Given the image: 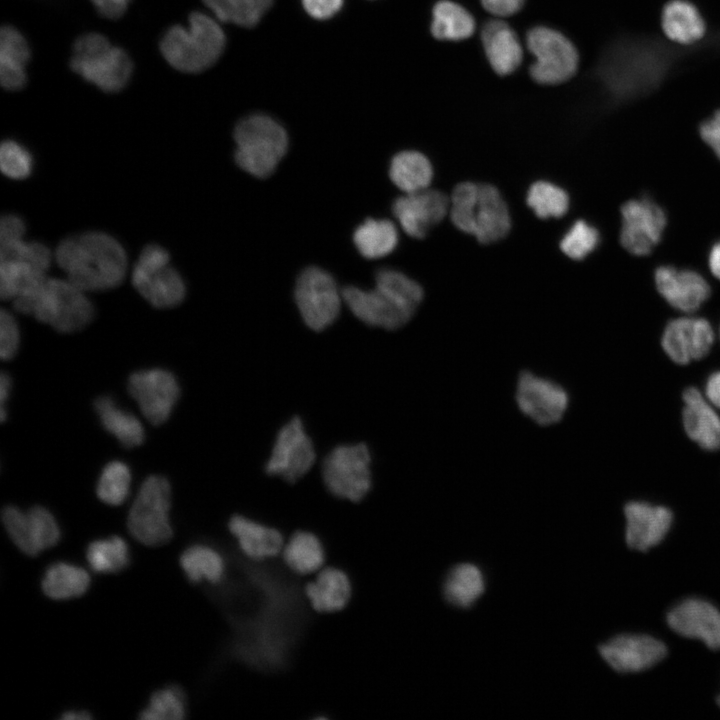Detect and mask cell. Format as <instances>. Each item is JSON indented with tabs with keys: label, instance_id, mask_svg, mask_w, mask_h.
Segmentation results:
<instances>
[{
	"label": "cell",
	"instance_id": "cell-25",
	"mask_svg": "<svg viewBox=\"0 0 720 720\" xmlns=\"http://www.w3.org/2000/svg\"><path fill=\"white\" fill-rule=\"evenodd\" d=\"M304 596L314 611L335 613L350 602L352 582L344 570L334 566L323 567L306 583Z\"/></svg>",
	"mask_w": 720,
	"mask_h": 720
},
{
	"label": "cell",
	"instance_id": "cell-8",
	"mask_svg": "<svg viewBox=\"0 0 720 720\" xmlns=\"http://www.w3.org/2000/svg\"><path fill=\"white\" fill-rule=\"evenodd\" d=\"M30 315L60 333H72L92 321L94 307L69 280L46 278L34 296Z\"/></svg>",
	"mask_w": 720,
	"mask_h": 720
},
{
	"label": "cell",
	"instance_id": "cell-48",
	"mask_svg": "<svg viewBox=\"0 0 720 720\" xmlns=\"http://www.w3.org/2000/svg\"><path fill=\"white\" fill-rule=\"evenodd\" d=\"M699 133L720 160V109L701 123Z\"/></svg>",
	"mask_w": 720,
	"mask_h": 720
},
{
	"label": "cell",
	"instance_id": "cell-21",
	"mask_svg": "<svg viewBox=\"0 0 720 720\" xmlns=\"http://www.w3.org/2000/svg\"><path fill=\"white\" fill-rule=\"evenodd\" d=\"M654 281L666 302L682 312L696 311L711 294L707 280L691 269L662 265L655 270Z\"/></svg>",
	"mask_w": 720,
	"mask_h": 720
},
{
	"label": "cell",
	"instance_id": "cell-26",
	"mask_svg": "<svg viewBox=\"0 0 720 720\" xmlns=\"http://www.w3.org/2000/svg\"><path fill=\"white\" fill-rule=\"evenodd\" d=\"M683 425L687 435L701 448L720 449V417L694 387L683 393Z\"/></svg>",
	"mask_w": 720,
	"mask_h": 720
},
{
	"label": "cell",
	"instance_id": "cell-13",
	"mask_svg": "<svg viewBox=\"0 0 720 720\" xmlns=\"http://www.w3.org/2000/svg\"><path fill=\"white\" fill-rule=\"evenodd\" d=\"M568 391L557 381L531 371L517 379L515 402L520 412L535 424L551 426L561 421L569 407Z\"/></svg>",
	"mask_w": 720,
	"mask_h": 720
},
{
	"label": "cell",
	"instance_id": "cell-54",
	"mask_svg": "<svg viewBox=\"0 0 720 720\" xmlns=\"http://www.w3.org/2000/svg\"><path fill=\"white\" fill-rule=\"evenodd\" d=\"M11 390V378L8 374L2 373L0 376V418L4 421L6 418L5 403L8 400Z\"/></svg>",
	"mask_w": 720,
	"mask_h": 720
},
{
	"label": "cell",
	"instance_id": "cell-31",
	"mask_svg": "<svg viewBox=\"0 0 720 720\" xmlns=\"http://www.w3.org/2000/svg\"><path fill=\"white\" fill-rule=\"evenodd\" d=\"M662 27L671 40L691 44L705 33V23L698 9L689 1L672 0L662 13Z\"/></svg>",
	"mask_w": 720,
	"mask_h": 720
},
{
	"label": "cell",
	"instance_id": "cell-9",
	"mask_svg": "<svg viewBox=\"0 0 720 720\" xmlns=\"http://www.w3.org/2000/svg\"><path fill=\"white\" fill-rule=\"evenodd\" d=\"M371 455L363 443L343 444L325 457L322 476L334 496L351 502L361 501L372 485Z\"/></svg>",
	"mask_w": 720,
	"mask_h": 720
},
{
	"label": "cell",
	"instance_id": "cell-44",
	"mask_svg": "<svg viewBox=\"0 0 720 720\" xmlns=\"http://www.w3.org/2000/svg\"><path fill=\"white\" fill-rule=\"evenodd\" d=\"M600 242L599 231L584 220L576 221L560 242L562 252L574 260L592 253Z\"/></svg>",
	"mask_w": 720,
	"mask_h": 720
},
{
	"label": "cell",
	"instance_id": "cell-32",
	"mask_svg": "<svg viewBox=\"0 0 720 720\" xmlns=\"http://www.w3.org/2000/svg\"><path fill=\"white\" fill-rule=\"evenodd\" d=\"M94 408L103 427L124 447L133 448L142 444L144 429L135 415L118 407L109 396L97 398Z\"/></svg>",
	"mask_w": 720,
	"mask_h": 720
},
{
	"label": "cell",
	"instance_id": "cell-5",
	"mask_svg": "<svg viewBox=\"0 0 720 720\" xmlns=\"http://www.w3.org/2000/svg\"><path fill=\"white\" fill-rule=\"evenodd\" d=\"M71 70L105 93H117L129 83L133 62L121 47L99 32L80 35L72 45Z\"/></svg>",
	"mask_w": 720,
	"mask_h": 720
},
{
	"label": "cell",
	"instance_id": "cell-30",
	"mask_svg": "<svg viewBox=\"0 0 720 720\" xmlns=\"http://www.w3.org/2000/svg\"><path fill=\"white\" fill-rule=\"evenodd\" d=\"M90 583V576L85 569L73 563L58 561L46 568L41 588L51 599L67 600L86 593Z\"/></svg>",
	"mask_w": 720,
	"mask_h": 720
},
{
	"label": "cell",
	"instance_id": "cell-17",
	"mask_svg": "<svg viewBox=\"0 0 720 720\" xmlns=\"http://www.w3.org/2000/svg\"><path fill=\"white\" fill-rule=\"evenodd\" d=\"M450 200L438 190L405 193L392 205V212L406 234L423 238L449 212Z\"/></svg>",
	"mask_w": 720,
	"mask_h": 720
},
{
	"label": "cell",
	"instance_id": "cell-18",
	"mask_svg": "<svg viewBox=\"0 0 720 720\" xmlns=\"http://www.w3.org/2000/svg\"><path fill=\"white\" fill-rule=\"evenodd\" d=\"M605 662L620 673H634L651 668L667 655L663 642L648 635L624 634L600 645Z\"/></svg>",
	"mask_w": 720,
	"mask_h": 720
},
{
	"label": "cell",
	"instance_id": "cell-52",
	"mask_svg": "<svg viewBox=\"0 0 720 720\" xmlns=\"http://www.w3.org/2000/svg\"><path fill=\"white\" fill-rule=\"evenodd\" d=\"M482 6L489 13L498 17H507L517 13L523 6L524 0H480Z\"/></svg>",
	"mask_w": 720,
	"mask_h": 720
},
{
	"label": "cell",
	"instance_id": "cell-29",
	"mask_svg": "<svg viewBox=\"0 0 720 720\" xmlns=\"http://www.w3.org/2000/svg\"><path fill=\"white\" fill-rule=\"evenodd\" d=\"M281 556L286 567L300 576L316 574L326 561L320 538L306 530H297L288 537Z\"/></svg>",
	"mask_w": 720,
	"mask_h": 720
},
{
	"label": "cell",
	"instance_id": "cell-55",
	"mask_svg": "<svg viewBox=\"0 0 720 720\" xmlns=\"http://www.w3.org/2000/svg\"><path fill=\"white\" fill-rule=\"evenodd\" d=\"M708 267L714 277L720 280V241L714 243L709 250Z\"/></svg>",
	"mask_w": 720,
	"mask_h": 720
},
{
	"label": "cell",
	"instance_id": "cell-37",
	"mask_svg": "<svg viewBox=\"0 0 720 720\" xmlns=\"http://www.w3.org/2000/svg\"><path fill=\"white\" fill-rule=\"evenodd\" d=\"M359 253L368 259L390 254L398 243L395 225L386 219H367L357 227L353 235Z\"/></svg>",
	"mask_w": 720,
	"mask_h": 720
},
{
	"label": "cell",
	"instance_id": "cell-20",
	"mask_svg": "<svg viewBox=\"0 0 720 720\" xmlns=\"http://www.w3.org/2000/svg\"><path fill=\"white\" fill-rule=\"evenodd\" d=\"M666 620L677 634L720 650V611L712 603L699 598L686 599L668 612Z\"/></svg>",
	"mask_w": 720,
	"mask_h": 720
},
{
	"label": "cell",
	"instance_id": "cell-41",
	"mask_svg": "<svg viewBox=\"0 0 720 720\" xmlns=\"http://www.w3.org/2000/svg\"><path fill=\"white\" fill-rule=\"evenodd\" d=\"M46 272L22 260H0V296L13 300L21 292L40 283Z\"/></svg>",
	"mask_w": 720,
	"mask_h": 720
},
{
	"label": "cell",
	"instance_id": "cell-36",
	"mask_svg": "<svg viewBox=\"0 0 720 720\" xmlns=\"http://www.w3.org/2000/svg\"><path fill=\"white\" fill-rule=\"evenodd\" d=\"M474 31V18L464 7L450 0H442L435 4L431 33L436 39L464 40Z\"/></svg>",
	"mask_w": 720,
	"mask_h": 720
},
{
	"label": "cell",
	"instance_id": "cell-49",
	"mask_svg": "<svg viewBox=\"0 0 720 720\" xmlns=\"http://www.w3.org/2000/svg\"><path fill=\"white\" fill-rule=\"evenodd\" d=\"M306 12L313 18L324 20L334 16L342 7L343 0H301Z\"/></svg>",
	"mask_w": 720,
	"mask_h": 720
},
{
	"label": "cell",
	"instance_id": "cell-38",
	"mask_svg": "<svg viewBox=\"0 0 720 720\" xmlns=\"http://www.w3.org/2000/svg\"><path fill=\"white\" fill-rule=\"evenodd\" d=\"M85 555L90 568L100 574L120 572L128 567L131 560L127 542L117 535L92 541Z\"/></svg>",
	"mask_w": 720,
	"mask_h": 720
},
{
	"label": "cell",
	"instance_id": "cell-56",
	"mask_svg": "<svg viewBox=\"0 0 720 720\" xmlns=\"http://www.w3.org/2000/svg\"><path fill=\"white\" fill-rule=\"evenodd\" d=\"M62 720H90L92 715L86 710H68L62 713Z\"/></svg>",
	"mask_w": 720,
	"mask_h": 720
},
{
	"label": "cell",
	"instance_id": "cell-24",
	"mask_svg": "<svg viewBox=\"0 0 720 720\" xmlns=\"http://www.w3.org/2000/svg\"><path fill=\"white\" fill-rule=\"evenodd\" d=\"M132 284L152 306L161 309L179 305L186 293L182 277L169 264L153 270L134 266Z\"/></svg>",
	"mask_w": 720,
	"mask_h": 720
},
{
	"label": "cell",
	"instance_id": "cell-43",
	"mask_svg": "<svg viewBox=\"0 0 720 720\" xmlns=\"http://www.w3.org/2000/svg\"><path fill=\"white\" fill-rule=\"evenodd\" d=\"M131 472L122 461H111L102 470L96 493L105 504L118 506L125 502L129 495Z\"/></svg>",
	"mask_w": 720,
	"mask_h": 720
},
{
	"label": "cell",
	"instance_id": "cell-53",
	"mask_svg": "<svg viewBox=\"0 0 720 720\" xmlns=\"http://www.w3.org/2000/svg\"><path fill=\"white\" fill-rule=\"evenodd\" d=\"M708 400L720 408V371L710 375L705 388Z\"/></svg>",
	"mask_w": 720,
	"mask_h": 720
},
{
	"label": "cell",
	"instance_id": "cell-46",
	"mask_svg": "<svg viewBox=\"0 0 720 720\" xmlns=\"http://www.w3.org/2000/svg\"><path fill=\"white\" fill-rule=\"evenodd\" d=\"M0 166L7 177L24 179L31 174L33 159L24 146L13 140H5L0 147Z\"/></svg>",
	"mask_w": 720,
	"mask_h": 720
},
{
	"label": "cell",
	"instance_id": "cell-23",
	"mask_svg": "<svg viewBox=\"0 0 720 720\" xmlns=\"http://www.w3.org/2000/svg\"><path fill=\"white\" fill-rule=\"evenodd\" d=\"M228 529L240 551L253 561H264L281 555L286 542L278 529L243 515L232 516Z\"/></svg>",
	"mask_w": 720,
	"mask_h": 720
},
{
	"label": "cell",
	"instance_id": "cell-15",
	"mask_svg": "<svg viewBox=\"0 0 720 720\" xmlns=\"http://www.w3.org/2000/svg\"><path fill=\"white\" fill-rule=\"evenodd\" d=\"M127 387L143 416L154 425L163 424L169 418L180 394L175 376L160 368L134 372Z\"/></svg>",
	"mask_w": 720,
	"mask_h": 720
},
{
	"label": "cell",
	"instance_id": "cell-6",
	"mask_svg": "<svg viewBox=\"0 0 720 720\" xmlns=\"http://www.w3.org/2000/svg\"><path fill=\"white\" fill-rule=\"evenodd\" d=\"M235 161L247 173L270 176L288 147L285 129L274 119L255 114L242 119L235 127Z\"/></svg>",
	"mask_w": 720,
	"mask_h": 720
},
{
	"label": "cell",
	"instance_id": "cell-19",
	"mask_svg": "<svg viewBox=\"0 0 720 720\" xmlns=\"http://www.w3.org/2000/svg\"><path fill=\"white\" fill-rule=\"evenodd\" d=\"M714 342V331L707 319L680 317L665 327L661 344L666 354L677 364H687L703 358Z\"/></svg>",
	"mask_w": 720,
	"mask_h": 720
},
{
	"label": "cell",
	"instance_id": "cell-12",
	"mask_svg": "<svg viewBox=\"0 0 720 720\" xmlns=\"http://www.w3.org/2000/svg\"><path fill=\"white\" fill-rule=\"evenodd\" d=\"M1 518L13 544L31 557L56 546L62 537L55 516L40 505L27 510L8 505L3 508Z\"/></svg>",
	"mask_w": 720,
	"mask_h": 720
},
{
	"label": "cell",
	"instance_id": "cell-40",
	"mask_svg": "<svg viewBox=\"0 0 720 720\" xmlns=\"http://www.w3.org/2000/svg\"><path fill=\"white\" fill-rule=\"evenodd\" d=\"M187 713L186 695L177 685L154 691L147 705L140 711L143 720H181Z\"/></svg>",
	"mask_w": 720,
	"mask_h": 720
},
{
	"label": "cell",
	"instance_id": "cell-27",
	"mask_svg": "<svg viewBox=\"0 0 720 720\" xmlns=\"http://www.w3.org/2000/svg\"><path fill=\"white\" fill-rule=\"evenodd\" d=\"M482 44L492 69L499 75L513 73L521 64L523 50L514 30L502 20H491L481 33Z\"/></svg>",
	"mask_w": 720,
	"mask_h": 720
},
{
	"label": "cell",
	"instance_id": "cell-47",
	"mask_svg": "<svg viewBox=\"0 0 720 720\" xmlns=\"http://www.w3.org/2000/svg\"><path fill=\"white\" fill-rule=\"evenodd\" d=\"M20 333L13 315L6 310L0 313V356L3 360L12 359L18 351Z\"/></svg>",
	"mask_w": 720,
	"mask_h": 720
},
{
	"label": "cell",
	"instance_id": "cell-14",
	"mask_svg": "<svg viewBox=\"0 0 720 720\" xmlns=\"http://www.w3.org/2000/svg\"><path fill=\"white\" fill-rule=\"evenodd\" d=\"M666 225V213L653 199H631L621 207L620 242L633 255H648L661 241Z\"/></svg>",
	"mask_w": 720,
	"mask_h": 720
},
{
	"label": "cell",
	"instance_id": "cell-16",
	"mask_svg": "<svg viewBox=\"0 0 720 720\" xmlns=\"http://www.w3.org/2000/svg\"><path fill=\"white\" fill-rule=\"evenodd\" d=\"M313 443L299 417H293L278 432L266 472L295 482L306 474L315 462Z\"/></svg>",
	"mask_w": 720,
	"mask_h": 720
},
{
	"label": "cell",
	"instance_id": "cell-1",
	"mask_svg": "<svg viewBox=\"0 0 720 720\" xmlns=\"http://www.w3.org/2000/svg\"><path fill=\"white\" fill-rule=\"evenodd\" d=\"M55 258L68 280L84 292L113 289L123 281L126 253L112 236L87 232L64 239Z\"/></svg>",
	"mask_w": 720,
	"mask_h": 720
},
{
	"label": "cell",
	"instance_id": "cell-22",
	"mask_svg": "<svg viewBox=\"0 0 720 720\" xmlns=\"http://www.w3.org/2000/svg\"><path fill=\"white\" fill-rule=\"evenodd\" d=\"M626 543L635 550L646 551L659 544L668 533L673 515L664 507L641 501L625 505Z\"/></svg>",
	"mask_w": 720,
	"mask_h": 720
},
{
	"label": "cell",
	"instance_id": "cell-35",
	"mask_svg": "<svg viewBox=\"0 0 720 720\" xmlns=\"http://www.w3.org/2000/svg\"><path fill=\"white\" fill-rule=\"evenodd\" d=\"M179 562L187 579L192 583L207 581L216 584L225 575L226 566L223 556L206 544L187 547L182 552Z\"/></svg>",
	"mask_w": 720,
	"mask_h": 720
},
{
	"label": "cell",
	"instance_id": "cell-7",
	"mask_svg": "<svg viewBox=\"0 0 720 720\" xmlns=\"http://www.w3.org/2000/svg\"><path fill=\"white\" fill-rule=\"evenodd\" d=\"M171 486L161 475L147 477L140 486L127 517L130 534L141 544L157 547L173 537L170 522Z\"/></svg>",
	"mask_w": 720,
	"mask_h": 720
},
{
	"label": "cell",
	"instance_id": "cell-4",
	"mask_svg": "<svg viewBox=\"0 0 720 720\" xmlns=\"http://www.w3.org/2000/svg\"><path fill=\"white\" fill-rule=\"evenodd\" d=\"M449 214L456 228L483 244L503 239L511 228L508 207L490 184H458L450 197Z\"/></svg>",
	"mask_w": 720,
	"mask_h": 720
},
{
	"label": "cell",
	"instance_id": "cell-11",
	"mask_svg": "<svg viewBox=\"0 0 720 720\" xmlns=\"http://www.w3.org/2000/svg\"><path fill=\"white\" fill-rule=\"evenodd\" d=\"M294 296L302 319L314 331H322L336 320L343 301L333 277L318 267L306 268L299 275Z\"/></svg>",
	"mask_w": 720,
	"mask_h": 720
},
{
	"label": "cell",
	"instance_id": "cell-34",
	"mask_svg": "<svg viewBox=\"0 0 720 720\" xmlns=\"http://www.w3.org/2000/svg\"><path fill=\"white\" fill-rule=\"evenodd\" d=\"M389 176L401 191L413 193L429 187L433 168L424 154L418 151H403L392 158Z\"/></svg>",
	"mask_w": 720,
	"mask_h": 720
},
{
	"label": "cell",
	"instance_id": "cell-28",
	"mask_svg": "<svg viewBox=\"0 0 720 720\" xmlns=\"http://www.w3.org/2000/svg\"><path fill=\"white\" fill-rule=\"evenodd\" d=\"M31 58L30 46L24 35L11 25L0 31V83L8 91L24 88L26 67Z\"/></svg>",
	"mask_w": 720,
	"mask_h": 720
},
{
	"label": "cell",
	"instance_id": "cell-50",
	"mask_svg": "<svg viewBox=\"0 0 720 720\" xmlns=\"http://www.w3.org/2000/svg\"><path fill=\"white\" fill-rule=\"evenodd\" d=\"M25 224L17 215H4L0 222V243L22 239Z\"/></svg>",
	"mask_w": 720,
	"mask_h": 720
},
{
	"label": "cell",
	"instance_id": "cell-3",
	"mask_svg": "<svg viewBox=\"0 0 720 720\" xmlns=\"http://www.w3.org/2000/svg\"><path fill=\"white\" fill-rule=\"evenodd\" d=\"M225 34L213 18L194 11L188 16L187 26L175 24L162 35L159 49L164 60L174 70L195 74L210 68L222 55Z\"/></svg>",
	"mask_w": 720,
	"mask_h": 720
},
{
	"label": "cell",
	"instance_id": "cell-45",
	"mask_svg": "<svg viewBox=\"0 0 720 720\" xmlns=\"http://www.w3.org/2000/svg\"><path fill=\"white\" fill-rule=\"evenodd\" d=\"M0 260H22L36 269L46 272L51 263V253L41 243H26L19 239L0 243Z\"/></svg>",
	"mask_w": 720,
	"mask_h": 720
},
{
	"label": "cell",
	"instance_id": "cell-10",
	"mask_svg": "<svg viewBox=\"0 0 720 720\" xmlns=\"http://www.w3.org/2000/svg\"><path fill=\"white\" fill-rule=\"evenodd\" d=\"M526 43L535 57V62L530 67V75L537 83L560 84L576 73L579 62L577 50L560 32L537 26L527 33Z\"/></svg>",
	"mask_w": 720,
	"mask_h": 720
},
{
	"label": "cell",
	"instance_id": "cell-57",
	"mask_svg": "<svg viewBox=\"0 0 720 720\" xmlns=\"http://www.w3.org/2000/svg\"><path fill=\"white\" fill-rule=\"evenodd\" d=\"M717 702H718V705L720 706V696L718 697Z\"/></svg>",
	"mask_w": 720,
	"mask_h": 720
},
{
	"label": "cell",
	"instance_id": "cell-51",
	"mask_svg": "<svg viewBox=\"0 0 720 720\" xmlns=\"http://www.w3.org/2000/svg\"><path fill=\"white\" fill-rule=\"evenodd\" d=\"M98 14L109 20H117L128 9L132 0H89Z\"/></svg>",
	"mask_w": 720,
	"mask_h": 720
},
{
	"label": "cell",
	"instance_id": "cell-42",
	"mask_svg": "<svg viewBox=\"0 0 720 720\" xmlns=\"http://www.w3.org/2000/svg\"><path fill=\"white\" fill-rule=\"evenodd\" d=\"M527 204L542 219L559 218L569 208V197L562 188L546 181H538L528 190Z\"/></svg>",
	"mask_w": 720,
	"mask_h": 720
},
{
	"label": "cell",
	"instance_id": "cell-33",
	"mask_svg": "<svg viewBox=\"0 0 720 720\" xmlns=\"http://www.w3.org/2000/svg\"><path fill=\"white\" fill-rule=\"evenodd\" d=\"M484 591V575L476 565L470 563L454 566L443 583L445 600L459 608L471 607Z\"/></svg>",
	"mask_w": 720,
	"mask_h": 720
},
{
	"label": "cell",
	"instance_id": "cell-39",
	"mask_svg": "<svg viewBox=\"0 0 720 720\" xmlns=\"http://www.w3.org/2000/svg\"><path fill=\"white\" fill-rule=\"evenodd\" d=\"M273 0H202L204 5L221 22L243 27L255 26Z\"/></svg>",
	"mask_w": 720,
	"mask_h": 720
},
{
	"label": "cell",
	"instance_id": "cell-2",
	"mask_svg": "<svg viewBox=\"0 0 720 720\" xmlns=\"http://www.w3.org/2000/svg\"><path fill=\"white\" fill-rule=\"evenodd\" d=\"M423 289L400 271L381 269L375 287L363 290L348 286L342 297L350 311L367 325L396 330L406 325L423 300Z\"/></svg>",
	"mask_w": 720,
	"mask_h": 720
}]
</instances>
